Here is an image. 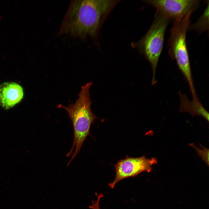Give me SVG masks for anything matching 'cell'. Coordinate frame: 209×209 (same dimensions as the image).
<instances>
[{"mask_svg": "<svg viewBox=\"0 0 209 209\" xmlns=\"http://www.w3.org/2000/svg\"><path fill=\"white\" fill-rule=\"evenodd\" d=\"M118 1L73 0L63 20L59 35L67 34L84 40L96 35L103 16Z\"/></svg>", "mask_w": 209, "mask_h": 209, "instance_id": "1", "label": "cell"}, {"mask_svg": "<svg viewBox=\"0 0 209 209\" xmlns=\"http://www.w3.org/2000/svg\"><path fill=\"white\" fill-rule=\"evenodd\" d=\"M93 82H90L82 86L78 94V98L74 103L66 106L61 104L57 106L68 113L73 126V139L72 147L66 154L72 156L69 165L80 152L87 137L90 134L91 125L97 118L92 112L91 106L89 89Z\"/></svg>", "mask_w": 209, "mask_h": 209, "instance_id": "2", "label": "cell"}, {"mask_svg": "<svg viewBox=\"0 0 209 209\" xmlns=\"http://www.w3.org/2000/svg\"><path fill=\"white\" fill-rule=\"evenodd\" d=\"M189 13L181 20L174 21L171 28L168 41V54L174 59L184 75L192 93L195 91L190 60L186 43V35L190 26Z\"/></svg>", "mask_w": 209, "mask_h": 209, "instance_id": "3", "label": "cell"}, {"mask_svg": "<svg viewBox=\"0 0 209 209\" xmlns=\"http://www.w3.org/2000/svg\"><path fill=\"white\" fill-rule=\"evenodd\" d=\"M170 20L156 11L153 22L137 46L149 62L152 68V84L156 82V71L163 48L165 32Z\"/></svg>", "mask_w": 209, "mask_h": 209, "instance_id": "4", "label": "cell"}, {"mask_svg": "<svg viewBox=\"0 0 209 209\" xmlns=\"http://www.w3.org/2000/svg\"><path fill=\"white\" fill-rule=\"evenodd\" d=\"M158 162L155 158H148L145 156L133 158L127 157L118 161L115 166L116 174L113 181L108 185L111 188L117 183L125 179L134 177L144 172H149L153 165Z\"/></svg>", "mask_w": 209, "mask_h": 209, "instance_id": "5", "label": "cell"}, {"mask_svg": "<svg viewBox=\"0 0 209 209\" xmlns=\"http://www.w3.org/2000/svg\"><path fill=\"white\" fill-rule=\"evenodd\" d=\"M144 2L154 6L169 20L174 21L184 18L199 7L198 0H148Z\"/></svg>", "mask_w": 209, "mask_h": 209, "instance_id": "6", "label": "cell"}, {"mask_svg": "<svg viewBox=\"0 0 209 209\" xmlns=\"http://www.w3.org/2000/svg\"><path fill=\"white\" fill-rule=\"evenodd\" d=\"M23 96V89L17 83L5 82L0 86V105L4 109L14 106L20 101Z\"/></svg>", "mask_w": 209, "mask_h": 209, "instance_id": "7", "label": "cell"}, {"mask_svg": "<svg viewBox=\"0 0 209 209\" xmlns=\"http://www.w3.org/2000/svg\"><path fill=\"white\" fill-rule=\"evenodd\" d=\"M189 28L199 33H202L209 29V2L202 15Z\"/></svg>", "mask_w": 209, "mask_h": 209, "instance_id": "8", "label": "cell"}, {"mask_svg": "<svg viewBox=\"0 0 209 209\" xmlns=\"http://www.w3.org/2000/svg\"><path fill=\"white\" fill-rule=\"evenodd\" d=\"M191 146L193 147L197 151V153L201 157L206 163L208 165H209V150L205 147L202 149L198 148L194 144H191Z\"/></svg>", "mask_w": 209, "mask_h": 209, "instance_id": "9", "label": "cell"}]
</instances>
